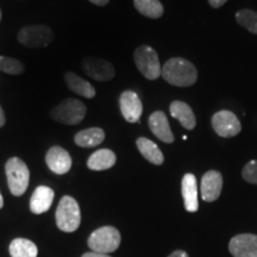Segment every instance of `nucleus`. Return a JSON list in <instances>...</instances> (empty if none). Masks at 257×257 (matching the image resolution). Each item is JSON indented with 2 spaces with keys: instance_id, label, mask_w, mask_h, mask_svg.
I'll list each match as a JSON object with an SVG mask.
<instances>
[{
  "instance_id": "1",
  "label": "nucleus",
  "mask_w": 257,
  "mask_h": 257,
  "mask_svg": "<svg viewBox=\"0 0 257 257\" xmlns=\"http://www.w3.org/2000/svg\"><path fill=\"white\" fill-rule=\"evenodd\" d=\"M162 78L176 87H189L198 80V70L193 63L182 57H173L163 64Z\"/></svg>"
},
{
  "instance_id": "2",
  "label": "nucleus",
  "mask_w": 257,
  "mask_h": 257,
  "mask_svg": "<svg viewBox=\"0 0 257 257\" xmlns=\"http://www.w3.org/2000/svg\"><path fill=\"white\" fill-rule=\"evenodd\" d=\"M56 225L64 232H74L79 229L81 223V212L75 199L66 195L61 199L56 213Z\"/></svg>"
},
{
  "instance_id": "3",
  "label": "nucleus",
  "mask_w": 257,
  "mask_h": 257,
  "mask_svg": "<svg viewBox=\"0 0 257 257\" xmlns=\"http://www.w3.org/2000/svg\"><path fill=\"white\" fill-rule=\"evenodd\" d=\"M6 178L12 194L15 197H21L28 189L29 180H30V172L24 161L18 157H12L6 162L5 166Z\"/></svg>"
},
{
  "instance_id": "4",
  "label": "nucleus",
  "mask_w": 257,
  "mask_h": 257,
  "mask_svg": "<svg viewBox=\"0 0 257 257\" xmlns=\"http://www.w3.org/2000/svg\"><path fill=\"white\" fill-rule=\"evenodd\" d=\"M86 112H87V108L82 101L78 99L68 98L56 105L51 110L50 114L54 120L59 121L61 124L76 125L83 120Z\"/></svg>"
},
{
  "instance_id": "5",
  "label": "nucleus",
  "mask_w": 257,
  "mask_h": 257,
  "mask_svg": "<svg viewBox=\"0 0 257 257\" xmlns=\"http://www.w3.org/2000/svg\"><path fill=\"white\" fill-rule=\"evenodd\" d=\"M120 232L113 226H102L91 233L88 246L92 251L99 253L113 252L120 245Z\"/></svg>"
},
{
  "instance_id": "6",
  "label": "nucleus",
  "mask_w": 257,
  "mask_h": 257,
  "mask_svg": "<svg viewBox=\"0 0 257 257\" xmlns=\"http://www.w3.org/2000/svg\"><path fill=\"white\" fill-rule=\"evenodd\" d=\"M134 60L138 70L148 80H156L161 76V67L156 50L149 46L138 47L134 53Z\"/></svg>"
},
{
  "instance_id": "7",
  "label": "nucleus",
  "mask_w": 257,
  "mask_h": 257,
  "mask_svg": "<svg viewBox=\"0 0 257 257\" xmlns=\"http://www.w3.org/2000/svg\"><path fill=\"white\" fill-rule=\"evenodd\" d=\"M55 38L53 30L47 25H30L19 31L18 41L22 44L32 49L46 48Z\"/></svg>"
},
{
  "instance_id": "8",
  "label": "nucleus",
  "mask_w": 257,
  "mask_h": 257,
  "mask_svg": "<svg viewBox=\"0 0 257 257\" xmlns=\"http://www.w3.org/2000/svg\"><path fill=\"white\" fill-rule=\"evenodd\" d=\"M211 124L214 133L223 138L237 136L242 130L238 117L233 112L227 110L218 111L217 113L212 115Z\"/></svg>"
},
{
  "instance_id": "9",
  "label": "nucleus",
  "mask_w": 257,
  "mask_h": 257,
  "mask_svg": "<svg viewBox=\"0 0 257 257\" xmlns=\"http://www.w3.org/2000/svg\"><path fill=\"white\" fill-rule=\"evenodd\" d=\"M82 69L89 78L101 82L112 80L115 75L113 64L106 60L95 59V57H86L82 61Z\"/></svg>"
},
{
  "instance_id": "10",
  "label": "nucleus",
  "mask_w": 257,
  "mask_h": 257,
  "mask_svg": "<svg viewBox=\"0 0 257 257\" xmlns=\"http://www.w3.org/2000/svg\"><path fill=\"white\" fill-rule=\"evenodd\" d=\"M119 107L121 115L128 123H138L143 113V105L140 96L133 91H125L120 94Z\"/></svg>"
},
{
  "instance_id": "11",
  "label": "nucleus",
  "mask_w": 257,
  "mask_h": 257,
  "mask_svg": "<svg viewBox=\"0 0 257 257\" xmlns=\"http://www.w3.org/2000/svg\"><path fill=\"white\" fill-rule=\"evenodd\" d=\"M229 250L233 257H257V234H237L230 240Z\"/></svg>"
},
{
  "instance_id": "12",
  "label": "nucleus",
  "mask_w": 257,
  "mask_h": 257,
  "mask_svg": "<svg viewBox=\"0 0 257 257\" xmlns=\"http://www.w3.org/2000/svg\"><path fill=\"white\" fill-rule=\"evenodd\" d=\"M223 188V176L217 170H208L201 178L200 192L202 200L206 202L216 201Z\"/></svg>"
},
{
  "instance_id": "13",
  "label": "nucleus",
  "mask_w": 257,
  "mask_h": 257,
  "mask_svg": "<svg viewBox=\"0 0 257 257\" xmlns=\"http://www.w3.org/2000/svg\"><path fill=\"white\" fill-rule=\"evenodd\" d=\"M46 162L51 172L59 175L66 174L72 168V157L69 153L57 146L50 148L49 152L47 153Z\"/></svg>"
},
{
  "instance_id": "14",
  "label": "nucleus",
  "mask_w": 257,
  "mask_h": 257,
  "mask_svg": "<svg viewBox=\"0 0 257 257\" xmlns=\"http://www.w3.org/2000/svg\"><path fill=\"white\" fill-rule=\"evenodd\" d=\"M149 127L152 133L163 143H173L175 141L167 115L162 111H156L150 115Z\"/></svg>"
},
{
  "instance_id": "15",
  "label": "nucleus",
  "mask_w": 257,
  "mask_h": 257,
  "mask_svg": "<svg viewBox=\"0 0 257 257\" xmlns=\"http://www.w3.org/2000/svg\"><path fill=\"white\" fill-rule=\"evenodd\" d=\"M181 193L184 197L185 208L188 212H197L199 208L198 201V184L197 178L191 173L184 175L181 181Z\"/></svg>"
},
{
  "instance_id": "16",
  "label": "nucleus",
  "mask_w": 257,
  "mask_h": 257,
  "mask_svg": "<svg viewBox=\"0 0 257 257\" xmlns=\"http://www.w3.org/2000/svg\"><path fill=\"white\" fill-rule=\"evenodd\" d=\"M53 189L47 186H40L35 189L30 199V210L35 214H42L51 207L54 201Z\"/></svg>"
},
{
  "instance_id": "17",
  "label": "nucleus",
  "mask_w": 257,
  "mask_h": 257,
  "mask_svg": "<svg viewBox=\"0 0 257 257\" xmlns=\"http://www.w3.org/2000/svg\"><path fill=\"white\" fill-rule=\"evenodd\" d=\"M169 111L172 117L175 118L176 120H179V123L186 130H193L195 127V125H197L194 112H193L191 106L186 104V102L180 100L173 101L169 106Z\"/></svg>"
},
{
  "instance_id": "18",
  "label": "nucleus",
  "mask_w": 257,
  "mask_h": 257,
  "mask_svg": "<svg viewBox=\"0 0 257 257\" xmlns=\"http://www.w3.org/2000/svg\"><path fill=\"white\" fill-rule=\"evenodd\" d=\"M115 154L110 149H100L93 153L87 161V167L91 170H107L115 165Z\"/></svg>"
},
{
  "instance_id": "19",
  "label": "nucleus",
  "mask_w": 257,
  "mask_h": 257,
  "mask_svg": "<svg viewBox=\"0 0 257 257\" xmlns=\"http://www.w3.org/2000/svg\"><path fill=\"white\" fill-rule=\"evenodd\" d=\"M105 140V131L100 127H88L75 135L74 141L81 148H94Z\"/></svg>"
},
{
  "instance_id": "20",
  "label": "nucleus",
  "mask_w": 257,
  "mask_h": 257,
  "mask_svg": "<svg viewBox=\"0 0 257 257\" xmlns=\"http://www.w3.org/2000/svg\"><path fill=\"white\" fill-rule=\"evenodd\" d=\"M137 148L140 153L142 154L144 159L149 161L150 163L156 166H161L165 162V156H163L162 152L159 147L156 146L153 141L148 140L146 137H140L136 141Z\"/></svg>"
},
{
  "instance_id": "21",
  "label": "nucleus",
  "mask_w": 257,
  "mask_h": 257,
  "mask_svg": "<svg viewBox=\"0 0 257 257\" xmlns=\"http://www.w3.org/2000/svg\"><path fill=\"white\" fill-rule=\"evenodd\" d=\"M64 80H66L67 86L69 89H72L76 94L85 96L87 99H92L95 96V89L88 81H86L85 79L80 78L79 75H76L75 73L68 72L64 75Z\"/></svg>"
},
{
  "instance_id": "22",
  "label": "nucleus",
  "mask_w": 257,
  "mask_h": 257,
  "mask_svg": "<svg viewBox=\"0 0 257 257\" xmlns=\"http://www.w3.org/2000/svg\"><path fill=\"white\" fill-rule=\"evenodd\" d=\"M10 253L12 257H37L36 244L25 238H16L10 244Z\"/></svg>"
},
{
  "instance_id": "23",
  "label": "nucleus",
  "mask_w": 257,
  "mask_h": 257,
  "mask_svg": "<svg viewBox=\"0 0 257 257\" xmlns=\"http://www.w3.org/2000/svg\"><path fill=\"white\" fill-rule=\"evenodd\" d=\"M134 4L137 11L148 18L157 19L165 12L160 0H134Z\"/></svg>"
},
{
  "instance_id": "24",
  "label": "nucleus",
  "mask_w": 257,
  "mask_h": 257,
  "mask_svg": "<svg viewBox=\"0 0 257 257\" xmlns=\"http://www.w3.org/2000/svg\"><path fill=\"white\" fill-rule=\"evenodd\" d=\"M236 21L249 32L257 35V12L252 10H240L236 14Z\"/></svg>"
},
{
  "instance_id": "25",
  "label": "nucleus",
  "mask_w": 257,
  "mask_h": 257,
  "mask_svg": "<svg viewBox=\"0 0 257 257\" xmlns=\"http://www.w3.org/2000/svg\"><path fill=\"white\" fill-rule=\"evenodd\" d=\"M0 70L11 75H21L24 72V66L21 61L12 57L0 56Z\"/></svg>"
},
{
  "instance_id": "26",
  "label": "nucleus",
  "mask_w": 257,
  "mask_h": 257,
  "mask_svg": "<svg viewBox=\"0 0 257 257\" xmlns=\"http://www.w3.org/2000/svg\"><path fill=\"white\" fill-rule=\"evenodd\" d=\"M242 178L249 184L257 185V160H252L244 166Z\"/></svg>"
},
{
  "instance_id": "27",
  "label": "nucleus",
  "mask_w": 257,
  "mask_h": 257,
  "mask_svg": "<svg viewBox=\"0 0 257 257\" xmlns=\"http://www.w3.org/2000/svg\"><path fill=\"white\" fill-rule=\"evenodd\" d=\"M226 2L227 0H208V4H210V6H212L213 9H219Z\"/></svg>"
},
{
  "instance_id": "28",
  "label": "nucleus",
  "mask_w": 257,
  "mask_h": 257,
  "mask_svg": "<svg viewBox=\"0 0 257 257\" xmlns=\"http://www.w3.org/2000/svg\"><path fill=\"white\" fill-rule=\"evenodd\" d=\"M82 257H111V256H108L107 253H99V252L91 251V252H86L85 255H82Z\"/></svg>"
},
{
  "instance_id": "29",
  "label": "nucleus",
  "mask_w": 257,
  "mask_h": 257,
  "mask_svg": "<svg viewBox=\"0 0 257 257\" xmlns=\"http://www.w3.org/2000/svg\"><path fill=\"white\" fill-rule=\"evenodd\" d=\"M168 257H188V253L184 250H176V251L170 253Z\"/></svg>"
},
{
  "instance_id": "30",
  "label": "nucleus",
  "mask_w": 257,
  "mask_h": 257,
  "mask_svg": "<svg viewBox=\"0 0 257 257\" xmlns=\"http://www.w3.org/2000/svg\"><path fill=\"white\" fill-rule=\"evenodd\" d=\"M89 2L98 6H105L110 0H89Z\"/></svg>"
},
{
  "instance_id": "31",
  "label": "nucleus",
  "mask_w": 257,
  "mask_h": 257,
  "mask_svg": "<svg viewBox=\"0 0 257 257\" xmlns=\"http://www.w3.org/2000/svg\"><path fill=\"white\" fill-rule=\"evenodd\" d=\"M5 121H6V118H5V113H4V111H3L2 106H0V127H2V126H4Z\"/></svg>"
},
{
  "instance_id": "32",
  "label": "nucleus",
  "mask_w": 257,
  "mask_h": 257,
  "mask_svg": "<svg viewBox=\"0 0 257 257\" xmlns=\"http://www.w3.org/2000/svg\"><path fill=\"white\" fill-rule=\"evenodd\" d=\"M3 206H4V199H3L2 193H0V208H3Z\"/></svg>"
},
{
  "instance_id": "33",
  "label": "nucleus",
  "mask_w": 257,
  "mask_h": 257,
  "mask_svg": "<svg viewBox=\"0 0 257 257\" xmlns=\"http://www.w3.org/2000/svg\"><path fill=\"white\" fill-rule=\"evenodd\" d=\"M0 21H2V11H0Z\"/></svg>"
}]
</instances>
